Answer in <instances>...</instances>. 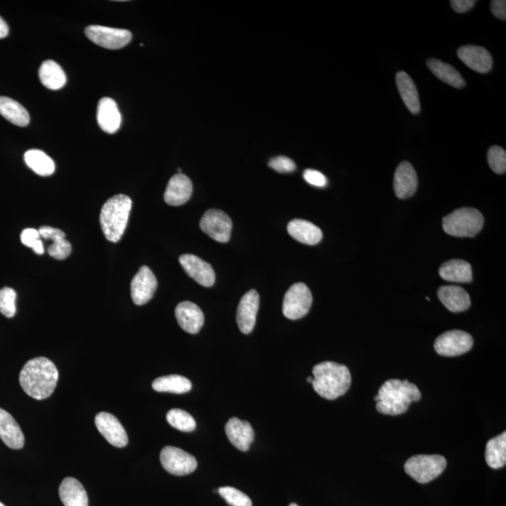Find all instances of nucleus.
<instances>
[{"label":"nucleus","mask_w":506,"mask_h":506,"mask_svg":"<svg viewBox=\"0 0 506 506\" xmlns=\"http://www.w3.org/2000/svg\"><path fill=\"white\" fill-rule=\"evenodd\" d=\"M485 463L492 469H501L506 463V432L488 441L485 447Z\"/></svg>","instance_id":"32"},{"label":"nucleus","mask_w":506,"mask_h":506,"mask_svg":"<svg viewBox=\"0 0 506 506\" xmlns=\"http://www.w3.org/2000/svg\"><path fill=\"white\" fill-rule=\"evenodd\" d=\"M0 114L13 124L26 126L29 124L31 117L28 112L18 102L0 96Z\"/></svg>","instance_id":"29"},{"label":"nucleus","mask_w":506,"mask_h":506,"mask_svg":"<svg viewBox=\"0 0 506 506\" xmlns=\"http://www.w3.org/2000/svg\"><path fill=\"white\" fill-rule=\"evenodd\" d=\"M16 292L11 288L4 287L0 290V313L7 318H13L16 313Z\"/></svg>","instance_id":"36"},{"label":"nucleus","mask_w":506,"mask_h":506,"mask_svg":"<svg viewBox=\"0 0 506 506\" xmlns=\"http://www.w3.org/2000/svg\"><path fill=\"white\" fill-rule=\"evenodd\" d=\"M39 76L44 87L51 90H60L67 81L63 68L53 60L44 61L40 68Z\"/></svg>","instance_id":"31"},{"label":"nucleus","mask_w":506,"mask_h":506,"mask_svg":"<svg viewBox=\"0 0 506 506\" xmlns=\"http://www.w3.org/2000/svg\"><path fill=\"white\" fill-rule=\"evenodd\" d=\"M161 463L171 475H190L197 468L196 458L178 447L166 446L161 452Z\"/></svg>","instance_id":"11"},{"label":"nucleus","mask_w":506,"mask_h":506,"mask_svg":"<svg viewBox=\"0 0 506 506\" xmlns=\"http://www.w3.org/2000/svg\"><path fill=\"white\" fill-rule=\"evenodd\" d=\"M476 1L475 0H452L450 1L452 8L458 14L467 13L470 9H473Z\"/></svg>","instance_id":"43"},{"label":"nucleus","mask_w":506,"mask_h":506,"mask_svg":"<svg viewBox=\"0 0 506 506\" xmlns=\"http://www.w3.org/2000/svg\"><path fill=\"white\" fill-rule=\"evenodd\" d=\"M179 263L185 272L199 284L205 287L213 286L216 275L210 264L193 254L181 255Z\"/></svg>","instance_id":"15"},{"label":"nucleus","mask_w":506,"mask_h":506,"mask_svg":"<svg viewBox=\"0 0 506 506\" xmlns=\"http://www.w3.org/2000/svg\"><path fill=\"white\" fill-rule=\"evenodd\" d=\"M289 506H299V505H297L296 504H291Z\"/></svg>","instance_id":"46"},{"label":"nucleus","mask_w":506,"mask_h":506,"mask_svg":"<svg viewBox=\"0 0 506 506\" xmlns=\"http://www.w3.org/2000/svg\"><path fill=\"white\" fill-rule=\"evenodd\" d=\"M25 161L37 175L42 176H52L55 173V166L54 161L39 149H31L25 153Z\"/></svg>","instance_id":"33"},{"label":"nucleus","mask_w":506,"mask_h":506,"mask_svg":"<svg viewBox=\"0 0 506 506\" xmlns=\"http://www.w3.org/2000/svg\"><path fill=\"white\" fill-rule=\"evenodd\" d=\"M304 179L308 182V184L313 185V186L323 188L325 187L328 184V179H326L325 175L319 171L307 169L303 173Z\"/></svg>","instance_id":"41"},{"label":"nucleus","mask_w":506,"mask_h":506,"mask_svg":"<svg viewBox=\"0 0 506 506\" xmlns=\"http://www.w3.org/2000/svg\"><path fill=\"white\" fill-rule=\"evenodd\" d=\"M85 33L91 42L111 50L123 48L131 42L132 38L131 32L126 29L104 26H87Z\"/></svg>","instance_id":"8"},{"label":"nucleus","mask_w":506,"mask_h":506,"mask_svg":"<svg viewBox=\"0 0 506 506\" xmlns=\"http://www.w3.org/2000/svg\"><path fill=\"white\" fill-rule=\"evenodd\" d=\"M313 304V295L307 285L297 282L285 294L282 313L290 320H298L307 316Z\"/></svg>","instance_id":"7"},{"label":"nucleus","mask_w":506,"mask_h":506,"mask_svg":"<svg viewBox=\"0 0 506 506\" xmlns=\"http://www.w3.org/2000/svg\"><path fill=\"white\" fill-rule=\"evenodd\" d=\"M313 389L326 399H336L344 395L351 387V372L344 365L323 362L313 370Z\"/></svg>","instance_id":"3"},{"label":"nucleus","mask_w":506,"mask_h":506,"mask_svg":"<svg viewBox=\"0 0 506 506\" xmlns=\"http://www.w3.org/2000/svg\"><path fill=\"white\" fill-rule=\"evenodd\" d=\"M220 495L231 506H252V500L245 493L232 487L219 488Z\"/></svg>","instance_id":"37"},{"label":"nucleus","mask_w":506,"mask_h":506,"mask_svg":"<svg viewBox=\"0 0 506 506\" xmlns=\"http://www.w3.org/2000/svg\"><path fill=\"white\" fill-rule=\"evenodd\" d=\"M379 402L376 409L379 413L388 416H399L407 411L411 403L420 401L421 392L416 384L408 380H388L378 392Z\"/></svg>","instance_id":"2"},{"label":"nucleus","mask_w":506,"mask_h":506,"mask_svg":"<svg viewBox=\"0 0 506 506\" xmlns=\"http://www.w3.org/2000/svg\"><path fill=\"white\" fill-rule=\"evenodd\" d=\"M473 346V338L467 332L447 331L435 340L434 349L442 357H458L466 354Z\"/></svg>","instance_id":"9"},{"label":"nucleus","mask_w":506,"mask_h":506,"mask_svg":"<svg viewBox=\"0 0 506 506\" xmlns=\"http://www.w3.org/2000/svg\"><path fill=\"white\" fill-rule=\"evenodd\" d=\"M0 438L11 449H21L25 436L16 419L8 411L0 408Z\"/></svg>","instance_id":"22"},{"label":"nucleus","mask_w":506,"mask_h":506,"mask_svg":"<svg viewBox=\"0 0 506 506\" xmlns=\"http://www.w3.org/2000/svg\"><path fill=\"white\" fill-rule=\"evenodd\" d=\"M483 225V215L472 208H458L443 219L444 232L457 237H475Z\"/></svg>","instance_id":"5"},{"label":"nucleus","mask_w":506,"mask_h":506,"mask_svg":"<svg viewBox=\"0 0 506 506\" xmlns=\"http://www.w3.org/2000/svg\"><path fill=\"white\" fill-rule=\"evenodd\" d=\"M441 278L447 281L469 284L473 281L472 267L466 261L453 259L441 266L439 269Z\"/></svg>","instance_id":"28"},{"label":"nucleus","mask_w":506,"mask_h":506,"mask_svg":"<svg viewBox=\"0 0 506 506\" xmlns=\"http://www.w3.org/2000/svg\"><path fill=\"white\" fill-rule=\"evenodd\" d=\"M9 34V26L7 23L0 17V39L7 37Z\"/></svg>","instance_id":"44"},{"label":"nucleus","mask_w":506,"mask_h":506,"mask_svg":"<svg viewBox=\"0 0 506 506\" xmlns=\"http://www.w3.org/2000/svg\"><path fill=\"white\" fill-rule=\"evenodd\" d=\"M132 201L125 194H117L108 199L99 215V223L106 239L117 243L122 239L128 225Z\"/></svg>","instance_id":"4"},{"label":"nucleus","mask_w":506,"mask_h":506,"mask_svg":"<svg viewBox=\"0 0 506 506\" xmlns=\"http://www.w3.org/2000/svg\"><path fill=\"white\" fill-rule=\"evenodd\" d=\"M287 231L291 237L306 245H316L323 238L321 229L313 223L304 220H293L288 223Z\"/></svg>","instance_id":"25"},{"label":"nucleus","mask_w":506,"mask_h":506,"mask_svg":"<svg viewBox=\"0 0 506 506\" xmlns=\"http://www.w3.org/2000/svg\"><path fill=\"white\" fill-rule=\"evenodd\" d=\"M158 281L149 267H141L137 274L132 279L131 294L132 301L135 305L146 304L157 290Z\"/></svg>","instance_id":"12"},{"label":"nucleus","mask_w":506,"mask_h":506,"mask_svg":"<svg viewBox=\"0 0 506 506\" xmlns=\"http://www.w3.org/2000/svg\"><path fill=\"white\" fill-rule=\"evenodd\" d=\"M167 422L173 428L183 432H191L196 429V422L186 411L181 409H172L166 414Z\"/></svg>","instance_id":"35"},{"label":"nucleus","mask_w":506,"mask_h":506,"mask_svg":"<svg viewBox=\"0 0 506 506\" xmlns=\"http://www.w3.org/2000/svg\"><path fill=\"white\" fill-rule=\"evenodd\" d=\"M60 497L65 506H88L87 491L75 478H67L61 482Z\"/></svg>","instance_id":"26"},{"label":"nucleus","mask_w":506,"mask_h":506,"mask_svg":"<svg viewBox=\"0 0 506 506\" xmlns=\"http://www.w3.org/2000/svg\"><path fill=\"white\" fill-rule=\"evenodd\" d=\"M41 238L42 237H41L39 230L33 228L25 229L21 234V241L23 245L29 247L39 255L44 253L43 243Z\"/></svg>","instance_id":"39"},{"label":"nucleus","mask_w":506,"mask_h":506,"mask_svg":"<svg viewBox=\"0 0 506 506\" xmlns=\"http://www.w3.org/2000/svg\"><path fill=\"white\" fill-rule=\"evenodd\" d=\"M97 120L99 128L107 134H114L122 125V114L117 102L111 98H102L97 109Z\"/></svg>","instance_id":"21"},{"label":"nucleus","mask_w":506,"mask_h":506,"mask_svg":"<svg viewBox=\"0 0 506 506\" xmlns=\"http://www.w3.org/2000/svg\"><path fill=\"white\" fill-rule=\"evenodd\" d=\"M446 458L440 455H416L409 458L404 465L405 473L420 484L429 483L443 473Z\"/></svg>","instance_id":"6"},{"label":"nucleus","mask_w":506,"mask_h":506,"mask_svg":"<svg viewBox=\"0 0 506 506\" xmlns=\"http://www.w3.org/2000/svg\"><path fill=\"white\" fill-rule=\"evenodd\" d=\"M225 432L232 446L240 451H248L254 440L251 424L232 417L225 425Z\"/></svg>","instance_id":"19"},{"label":"nucleus","mask_w":506,"mask_h":506,"mask_svg":"<svg viewBox=\"0 0 506 506\" xmlns=\"http://www.w3.org/2000/svg\"><path fill=\"white\" fill-rule=\"evenodd\" d=\"M58 381L57 367L46 357H36L26 362L19 376L23 390L38 401L49 398L54 393Z\"/></svg>","instance_id":"1"},{"label":"nucleus","mask_w":506,"mask_h":506,"mask_svg":"<svg viewBox=\"0 0 506 506\" xmlns=\"http://www.w3.org/2000/svg\"><path fill=\"white\" fill-rule=\"evenodd\" d=\"M426 65L432 73L443 83L456 88H463L466 85V82L463 76L451 65L435 60V58L428 60Z\"/></svg>","instance_id":"30"},{"label":"nucleus","mask_w":506,"mask_h":506,"mask_svg":"<svg viewBox=\"0 0 506 506\" xmlns=\"http://www.w3.org/2000/svg\"><path fill=\"white\" fill-rule=\"evenodd\" d=\"M438 297L444 307L451 313H461L470 308L469 294L458 286H443L438 290Z\"/></svg>","instance_id":"24"},{"label":"nucleus","mask_w":506,"mask_h":506,"mask_svg":"<svg viewBox=\"0 0 506 506\" xmlns=\"http://www.w3.org/2000/svg\"><path fill=\"white\" fill-rule=\"evenodd\" d=\"M152 387L157 392L185 394L190 391L193 384L190 380L184 376L168 375L154 380Z\"/></svg>","instance_id":"34"},{"label":"nucleus","mask_w":506,"mask_h":506,"mask_svg":"<svg viewBox=\"0 0 506 506\" xmlns=\"http://www.w3.org/2000/svg\"><path fill=\"white\" fill-rule=\"evenodd\" d=\"M269 166L276 172L281 173H291L296 170V163L285 156H279V157L271 158Z\"/></svg>","instance_id":"40"},{"label":"nucleus","mask_w":506,"mask_h":506,"mask_svg":"<svg viewBox=\"0 0 506 506\" xmlns=\"http://www.w3.org/2000/svg\"><path fill=\"white\" fill-rule=\"evenodd\" d=\"M458 57L470 69L479 73H487L492 69L493 60L490 52L483 47L475 45L461 46L458 50Z\"/></svg>","instance_id":"16"},{"label":"nucleus","mask_w":506,"mask_h":506,"mask_svg":"<svg viewBox=\"0 0 506 506\" xmlns=\"http://www.w3.org/2000/svg\"><path fill=\"white\" fill-rule=\"evenodd\" d=\"M419 186L416 170L408 161H402L394 176V190L399 199H407L413 196Z\"/></svg>","instance_id":"17"},{"label":"nucleus","mask_w":506,"mask_h":506,"mask_svg":"<svg viewBox=\"0 0 506 506\" xmlns=\"http://www.w3.org/2000/svg\"><path fill=\"white\" fill-rule=\"evenodd\" d=\"M0 506H5V505H3L2 502H0Z\"/></svg>","instance_id":"47"},{"label":"nucleus","mask_w":506,"mask_h":506,"mask_svg":"<svg viewBox=\"0 0 506 506\" xmlns=\"http://www.w3.org/2000/svg\"><path fill=\"white\" fill-rule=\"evenodd\" d=\"M307 381H308V382H311V384H313V377H308Z\"/></svg>","instance_id":"45"},{"label":"nucleus","mask_w":506,"mask_h":506,"mask_svg":"<svg viewBox=\"0 0 506 506\" xmlns=\"http://www.w3.org/2000/svg\"><path fill=\"white\" fill-rule=\"evenodd\" d=\"M193 194V183L183 173H176L167 185L164 201L173 207L184 205L189 201Z\"/></svg>","instance_id":"20"},{"label":"nucleus","mask_w":506,"mask_h":506,"mask_svg":"<svg viewBox=\"0 0 506 506\" xmlns=\"http://www.w3.org/2000/svg\"><path fill=\"white\" fill-rule=\"evenodd\" d=\"M232 227L231 217L219 210H208L200 220L201 230L220 243H227L230 240Z\"/></svg>","instance_id":"10"},{"label":"nucleus","mask_w":506,"mask_h":506,"mask_svg":"<svg viewBox=\"0 0 506 506\" xmlns=\"http://www.w3.org/2000/svg\"><path fill=\"white\" fill-rule=\"evenodd\" d=\"M41 237L46 240H52V245L48 247V253L51 257L57 260H64L72 253V245L65 238L66 235L63 230L53 228L51 226H43L39 229Z\"/></svg>","instance_id":"23"},{"label":"nucleus","mask_w":506,"mask_h":506,"mask_svg":"<svg viewBox=\"0 0 506 506\" xmlns=\"http://www.w3.org/2000/svg\"><path fill=\"white\" fill-rule=\"evenodd\" d=\"M176 317L181 328L190 334H197L205 323L201 308L193 302L179 303L176 308Z\"/></svg>","instance_id":"18"},{"label":"nucleus","mask_w":506,"mask_h":506,"mask_svg":"<svg viewBox=\"0 0 506 506\" xmlns=\"http://www.w3.org/2000/svg\"><path fill=\"white\" fill-rule=\"evenodd\" d=\"M396 84L406 107L411 114H419L421 105H420L419 91L413 79L405 72H399L396 75Z\"/></svg>","instance_id":"27"},{"label":"nucleus","mask_w":506,"mask_h":506,"mask_svg":"<svg viewBox=\"0 0 506 506\" xmlns=\"http://www.w3.org/2000/svg\"><path fill=\"white\" fill-rule=\"evenodd\" d=\"M95 424L99 434L112 446L122 448L128 444V435H126L124 426L113 414L102 411L97 414Z\"/></svg>","instance_id":"13"},{"label":"nucleus","mask_w":506,"mask_h":506,"mask_svg":"<svg viewBox=\"0 0 506 506\" xmlns=\"http://www.w3.org/2000/svg\"><path fill=\"white\" fill-rule=\"evenodd\" d=\"M491 13L502 21L506 20V1L505 0H493L491 1Z\"/></svg>","instance_id":"42"},{"label":"nucleus","mask_w":506,"mask_h":506,"mask_svg":"<svg viewBox=\"0 0 506 506\" xmlns=\"http://www.w3.org/2000/svg\"><path fill=\"white\" fill-rule=\"evenodd\" d=\"M488 161L494 173L502 175L506 172V152L501 146H491L488 152Z\"/></svg>","instance_id":"38"},{"label":"nucleus","mask_w":506,"mask_h":506,"mask_svg":"<svg viewBox=\"0 0 506 506\" xmlns=\"http://www.w3.org/2000/svg\"><path fill=\"white\" fill-rule=\"evenodd\" d=\"M260 306V297L256 290H249L241 298L237 313V323L242 333H252Z\"/></svg>","instance_id":"14"}]
</instances>
